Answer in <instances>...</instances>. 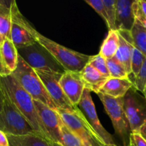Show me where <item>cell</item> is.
<instances>
[{"label": "cell", "instance_id": "obj_25", "mask_svg": "<svg viewBox=\"0 0 146 146\" xmlns=\"http://www.w3.org/2000/svg\"><path fill=\"white\" fill-rule=\"evenodd\" d=\"M107 16V27L109 31H116V0H103Z\"/></svg>", "mask_w": 146, "mask_h": 146}, {"label": "cell", "instance_id": "obj_4", "mask_svg": "<svg viewBox=\"0 0 146 146\" xmlns=\"http://www.w3.org/2000/svg\"><path fill=\"white\" fill-rule=\"evenodd\" d=\"M98 96L112 121L115 134L122 141L124 146H128L131 144V131L124 110V97L115 98L100 93Z\"/></svg>", "mask_w": 146, "mask_h": 146}, {"label": "cell", "instance_id": "obj_17", "mask_svg": "<svg viewBox=\"0 0 146 146\" xmlns=\"http://www.w3.org/2000/svg\"><path fill=\"white\" fill-rule=\"evenodd\" d=\"M133 86V84L130 78H109L101 89L100 94L115 98H123Z\"/></svg>", "mask_w": 146, "mask_h": 146}, {"label": "cell", "instance_id": "obj_7", "mask_svg": "<svg viewBox=\"0 0 146 146\" xmlns=\"http://www.w3.org/2000/svg\"><path fill=\"white\" fill-rule=\"evenodd\" d=\"M56 111L64 123L80 138L84 146H105L77 107L72 111Z\"/></svg>", "mask_w": 146, "mask_h": 146}, {"label": "cell", "instance_id": "obj_35", "mask_svg": "<svg viewBox=\"0 0 146 146\" xmlns=\"http://www.w3.org/2000/svg\"><path fill=\"white\" fill-rule=\"evenodd\" d=\"M138 133H139L143 137V138L146 141V123L141 127Z\"/></svg>", "mask_w": 146, "mask_h": 146}, {"label": "cell", "instance_id": "obj_10", "mask_svg": "<svg viewBox=\"0 0 146 146\" xmlns=\"http://www.w3.org/2000/svg\"><path fill=\"white\" fill-rule=\"evenodd\" d=\"M76 107L104 145H115L113 135L104 128L100 122L89 90L84 89L82 97Z\"/></svg>", "mask_w": 146, "mask_h": 146}, {"label": "cell", "instance_id": "obj_30", "mask_svg": "<svg viewBox=\"0 0 146 146\" xmlns=\"http://www.w3.org/2000/svg\"><path fill=\"white\" fill-rule=\"evenodd\" d=\"M131 143L133 146H146V141L138 133H131Z\"/></svg>", "mask_w": 146, "mask_h": 146}, {"label": "cell", "instance_id": "obj_37", "mask_svg": "<svg viewBox=\"0 0 146 146\" xmlns=\"http://www.w3.org/2000/svg\"><path fill=\"white\" fill-rule=\"evenodd\" d=\"M143 96H144V97H145V99H146V87H145V90H144V91H143Z\"/></svg>", "mask_w": 146, "mask_h": 146}, {"label": "cell", "instance_id": "obj_15", "mask_svg": "<svg viewBox=\"0 0 146 146\" xmlns=\"http://www.w3.org/2000/svg\"><path fill=\"white\" fill-rule=\"evenodd\" d=\"M119 36V46L115 58L125 66L128 74H131V58L134 45L131 31L120 30L117 31Z\"/></svg>", "mask_w": 146, "mask_h": 146}, {"label": "cell", "instance_id": "obj_3", "mask_svg": "<svg viewBox=\"0 0 146 146\" xmlns=\"http://www.w3.org/2000/svg\"><path fill=\"white\" fill-rule=\"evenodd\" d=\"M36 36L37 42L46 48L66 71L81 72L89 61L91 56L66 48L44 36L38 31H36Z\"/></svg>", "mask_w": 146, "mask_h": 146}, {"label": "cell", "instance_id": "obj_13", "mask_svg": "<svg viewBox=\"0 0 146 146\" xmlns=\"http://www.w3.org/2000/svg\"><path fill=\"white\" fill-rule=\"evenodd\" d=\"M59 84L71 104L76 107L85 89L80 72L66 71L61 76Z\"/></svg>", "mask_w": 146, "mask_h": 146}, {"label": "cell", "instance_id": "obj_5", "mask_svg": "<svg viewBox=\"0 0 146 146\" xmlns=\"http://www.w3.org/2000/svg\"><path fill=\"white\" fill-rule=\"evenodd\" d=\"M18 53L24 61L34 70L51 71L61 74L66 71L52 54L38 42L19 48Z\"/></svg>", "mask_w": 146, "mask_h": 146}, {"label": "cell", "instance_id": "obj_34", "mask_svg": "<svg viewBox=\"0 0 146 146\" xmlns=\"http://www.w3.org/2000/svg\"><path fill=\"white\" fill-rule=\"evenodd\" d=\"M138 1L143 13L146 17V1H145V0H138Z\"/></svg>", "mask_w": 146, "mask_h": 146}, {"label": "cell", "instance_id": "obj_9", "mask_svg": "<svg viewBox=\"0 0 146 146\" xmlns=\"http://www.w3.org/2000/svg\"><path fill=\"white\" fill-rule=\"evenodd\" d=\"M124 110L131 133H138L146 123V99L134 86L124 96Z\"/></svg>", "mask_w": 146, "mask_h": 146}, {"label": "cell", "instance_id": "obj_20", "mask_svg": "<svg viewBox=\"0 0 146 146\" xmlns=\"http://www.w3.org/2000/svg\"><path fill=\"white\" fill-rule=\"evenodd\" d=\"M0 50L4 64L11 74L16 69L18 64V49L10 38H6L0 46Z\"/></svg>", "mask_w": 146, "mask_h": 146}, {"label": "cell", "instance_id": "obj_27", "mask_svg": "<svg viewBox=\"0 0 146 146\" xmlns=\"http://www.w3.org/2000/svg\"><path fill=\"white\" fill-rule=\"evenodd\" d=\"M145 58V56L134 46L131 58V74L134 76V78L141 71Z\"/></svg>", "mask_w": 146, "mask_h": 146}, {"label": "cell", "instance_id": "obj_19", "mask_svg": "<svg viewBox=\"0 0 146 146\" xmlns=\"http://www.w3.org/2000/svg\"><path fill=\"white\" fill-rule=\"evenodd\" d=\"M12 1L0 0V46L6 38H10L11 31V4Z\"/></svg>", "mask_w": 146, "mask_h": 146}, {"label": "cell", "instance_id": "obj_38", "mask_svg": "<svg viewBox=\"0 0 146 146\" xmlns=\"http://www.w3.org/2000/svg\"><path fill=\"white\" fill-rule=\"evenodd\" d=\"M105 146H118V145H105ZM128 146H133V145L131 143Z\"/></svg>", "mask_w": 146, "mask_h": 146}, {"label": "cell", "instance_id": "obj_21", "mask_svg": "<svg viewBox=\"0 0 146 146\" xmlns=\"http://www.w3.org/2000/svg\"><path fill=\"white\" fill-rule=\"evenodd\" d=\"M119 46V36L117 31H109L106 38L104 39L99 54L106 59H109L115 56Z\"/></svg>", "mask_w": 146, "mask_h": 146}, {"label": "cell", "instance_id": "obj_14", "mask_svg": "<svg viewBox=\"0 0 146 146\" xmlns=\"http://www.w3.org/2000/svg\"><path fill=\"white\" fill-rule=\"evenodd\" d=\"M135 0H116V31H131L135 17L133 10V4Z\"/></svg>", "mask_w": 146, "mask_h": 146}, {"label": "cell", "instance_id": "obj_18", "mask_svg": "<svg viewBox=\"0 0 146 146\" xmlns=\"http://www.w3.org/2000/svg\"><path fill=\"white\" fill-rule=\"evenodd\" d=\"M9 146H52V142L38 133L24 135L7 134Z\"/></svg>", "mask_w": 146, "mask_h": 146}, {"label": "cell", "instance_id": "obj_31", "mask_svg": "<svg viewBox=\"0 0 146 146\" xmlns=\"http://www.w3.org/2000/svg\"><path fill=\"white\" fill-rule=\"evenodd\" d=\"M11 72L7 69L4 61L3 60L2 55H1V50H0V76H7L11 75Z\"/></svg>", "mask_w": 146, "mask_h": 146}, {"label": "cell", "instance_id": "obj_24", "mask_svg": "<svg viewBox=\"0 0 146 146\" xmlns=\"http://www.w3.org/2000/svg\"><path fill=\"white\" fill-rule=\"evenodd\" d=\"M62 146H84L82 141L62 121L60 123Z\"/></svg>", "mask_w": 146, "mask_h": 146}, {"label": "cell", "instance_id": "obj_32", "mask_svg": "<svg viewBox=\"0 0 146 146\" xmlns=\"http://www.w3.org/2000/svg\"><path fill=\"white\" fill-rule=\"evenodd\" d=\"M0 146H9L7 134L0 131Z\"/></svg>", "mask_w": 146, "mask_h": 146}, {"label": "cell", "instance_id": "obj_1", "mask_svg": "<svg viewBox=\"0 0 146 146\" xmlns=\"http://www.w3.org/2000/svg\"><path fill=\"white\" fill-rule=\"evenodd\" d=\"M0 85L11 102L29 123L33 129L46 137L36 110L34 99L31 95L21 86L11 74L7 76H0Z\"/></svg>", "mask_w": 146, "mask_h": 146}, {"label": "cell", "instance_id": "obj_11", "mask_svg": "<svg viewBox=\"0 0 146 146\" xmlns=\"http://www.w3.org/2000/svg\"><path fill=\"white\" fill-rule=\"evenodd\" d=\"M37 114L46 138L51 142L61 143L60 123L61 118L56 110H54L41 102L34 100Z\"/></svg>", "mask_w": 146, "mask_h": 146}, {"label": "cell", "instance_id": "obj_12", "mask_svg": "<svg viewBox=\"0 0 146 146\" xmlns=\"http://www.w3.org/2000/svg\"><path fill=\"white\" fill-rule=\"evenodd\" d=\"M35 71L42 81L48 95L54 101L56 110L72 111L76 108L66 96L59 84L62 74L41 70H35Z\"/></svg>", "mask_w": 146, "mask_h": 146}, {"label": "cell", "instance_id": "obj_23", "mask_svg": "<svg viewBox=\"0 0 146 146\" xmlns=\"http://www.w3.org/2000/svg\"><path fill=\"white\" fill-rule=\"evenodd\" d=\"M110 77L114 78H129V74L123 64L115 57L106 59Z\"/></svg>", "mask_w": 146, "mask_h": 146}, {"label": "cell", "instance_id": "obj_6", "mask_svg": "<svg viewBox=\"0 0 146 146\" xmlns=\"http://www.w3.org/2000/svg\"><path fill=\"white\" fill-rule=\"evenodd\" d=\"M4 106L2 111L0 112V131L13 135L38 133L33 129L25 117L17 109L4 91Z\"/></svg>", "mask_w": 146, "mask_h": 146}, {"label": "cell", "instance_id": "obj_36", "mask_svg": "<svg viewBox=\"0 0 146 146\" xmlns=\"http://www.w3.org/2000/svg\"><path fill=\"white\" fill-rule=\"evenodd\" d=\"M52 146H62L61 144L58 143H54L52 142Z\"/></svg>", "mask_w": 146, "mask_h": 146}, {"label": "cell", "instance_id": "obj_22", "mask_svg": "<svg viewBox=\"0 0 146 146\" xmlns=\"http://www.w3.org/2000/svg\"><path fill=\"white\" fill-rule=\"evenodd\" d=\"M131 34L134 46L146 57V27L135 19Z\"/></svg>", "mask_w": 146, "mask_h": 146}, {"label": "cell", "instance_id": "obj_2", "mask_svg": "<svg viewBox=\"0 0 146 146\" xmlns=\"http://www.w3.org/2000/svg\"><path fill=\"white\" fill-rule=\"evenodd\" d=\"M11 75L21 86L31 95L33 99L45 104L54 110H56L55 104L48 95L45 86L35 70L30 67L19 55L18 64Z\"/></svg>", "mask_w": 146, "mask_h": 146}, {"label": "cell", "instance_id": "obj_29", "mask_svg": "<svg viewBox=\"0 0 146 146\" xmlns=\"http://www.w3.org/2000/svg\"><path fill=\"white\" fill-rule=\"evenodd\" d=\"M86 2L91 6L97 13L98 15L104 20L106 24H107V16L106 12L105 6L103 3V0H86Z\"/></svg>", "mask_w": 146, "mask_h": 146}, {"label": "cell", "instance_id": "obj_33", "mask_svg": "<svg viewBox=\"0 0 146 146\" xmlns=\"http://www.w3.org/2000/svg\"><path fill=\"white\" fill-rule=\"evenodd\" d=\"M4 101V91H3L2 90V88H1V85H0V112H1L3 109Z\"/></svg>", "mask_w": 146, "mask_h": 146}, {"label": "cell", "instance_id": "obj_28", "mask_svg": "<svg viewBox=\"0 0 146 146\" xmlns=\"http://www.w3.org/2000/svg\"><path fill=\"white\" fill-rule=\"evenodd\" d=\"M133 86L137 91L143 93L146 87V58L144 61L143 65L138 75L135 77L133 81Z\"/></svg>", "mask_w": 146, "mask_h": 146}, {"label": "cell", "instance_id": "obj_8", "mask_svg": "<svg viewBox=\"0 0 146 146\" xmlns=\"http://www.w3.org/2000/svg\"><path fill=\"white\" fill-rule=\"evenodd\" d=\"M11 17L10 37L17 49L36 43L37 31L23 16L15 1L11 4Z\"/></svg>", "mask_w": 146, "mask_h": 146}, {"label": "cell", "instance_id": "obj_26", "mask_svg": "<svg viewBox=\"0 0 146 146\" xmlns=\"http://www.w3.org/2000/svg\"><path fill=\"white\" fill-rule=\"evenodd\" d=\"M88 64L94 67L95 69L99 71L104 76L108 78H111L109 72H108V66H107L106 59L103 57L101 54H98L95 56H91Z\"/></svg>", "mask_w": 146, "mask_h": 146}, {"label": "cell", "instance_id": "obj_16", "mask_svg": "<svg viewBox=\"0 0 146 146\" xmlns=\"http://www.w3.org/2000/svg\"><path fill=\"white\" fill-rule=\"evenodd\" d=\"M80 74L85 85V88L96 94H99L102 87L109 78L88 64L83 68Z\"/></svg>", "mask_w": 146, "mask_h": 146}]
</instances>
